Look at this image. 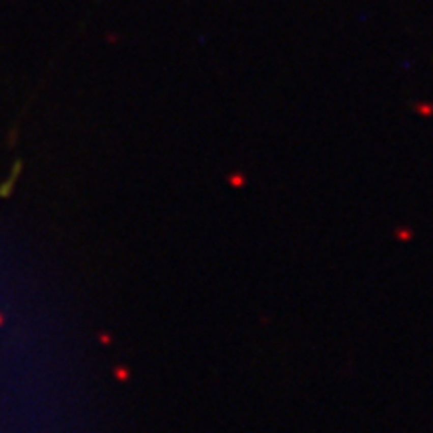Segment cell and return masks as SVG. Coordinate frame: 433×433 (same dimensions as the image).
Listing matches in <instances>:
<instances>
[{"instance_id":"1","label":"cell","mask_w":433,"mask_h":433,"mask_svg":"<svg viewBox=\"0 0 433 433\" xmlns=\"http://www.w3.org/2000/svg\"><path fill=\"white\" fill-rule=\"evenodd\" d=\"M20 167H22V163L18 161L14 168H12V175H10V179L4 183V185H0V197H8L10 193H12V185H14V181L18 179V172H20Z\"/></svg>"},{"instance_id":"2","label":"cell","mask_w":433,"mask_h":433,"mask_svg":"<svg viewBox=\"0 0 433 433\" xmlns=\"http://www.w3.org/2000/svg\"><path fill=\"white\" fill-rule=\"evenodd\" d=\"M0 325H2V315H0Z\"/></svg>"}]
</instances>
